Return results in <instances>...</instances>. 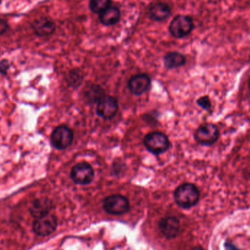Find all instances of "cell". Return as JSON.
Masks as SVG:
<instances>
[{
  "instance_id": "obj_1",
  "label": "cell",
  "mask_w": 250,
  "mask_h": 250,
  "mask_svg": "<svg viewBox=\"0 0 250 250\" xmlns=\"http://www.w3.org/2000/svg\"><path fill=\"white\" fill-rule=\"evenodd\" d=\"M201 192L196 185L192 183H183L179 185L174 192L176 204L183 209H189L198 204Z\"/></svg>"
},
{
  "instance_id": "obj_6",
  "label": "cell",
  "mask_w": 250,
  "mask_h": 250,
  "mask_svg": "<svg viewBox=\"0 0 250 250\" xmlns=\"http://www.w3.org/2000/svg\"><path fill=\"white\" fill-rule=\"evenodd\" d=\"M95 172L92 166L85 162L75 165L70 171L72 180L77 185H89L93 180Z\"/></svg>"
},
{
  "instance_id": "obj_3",
  "label": "cell",
  "mask_w": 250,
  "mask_h": 250,
  "mask_svg": "<svg viewBox=\"0 0 250 250\" xmlns=\"http://www.w3.org/2000/svg\"><path fill=\"white\" fill-rule=\"evenodd\" d=\"M195 28L192 18L186 15H178L169 25V32L173 38L182 39L189 36Z\"/></svg>"
},
{
  "instance_id": "obj_10",
  "label": "cell",
  "mask_w": 250,
  "mask_h": 250,
  "mask_svg": "<svg viewBox=\"0 0 250 250\" xmlns=\"http://www.w3.org/2000/svg\"><path fill=\"white\" fill-rule=\"evenodd\" d=\"M57 221L55 217L52 215L44 216L37 218L33 224V230L38 236H46L55 231Z\"/></svg>"
},
{
  "instance_id": "obj_11",
  "label": "cell",
  "mask_w": 250,
  "mask_h": 250,
  "mask_svg": "<svg viewBox=\"0 0 250 250\" xmlns=\"http://www.w3.org/2000/svg\"><path fill=\"white\" fill-rule=\"evenodd\" d=\"M159 227L166 239H175L180 231V221L176 217H167L160 220Z\"/></svg>"
},
{
  "instance_id": "obj_23",
  "label": "cell",
  "mask_w": 250,
  "mask_h": 250,
  "mask_svg": "<svg viewBox=\"0 0 250 250\" xmlns=\"http://www.w3.org/2000/svg\"><path fill=\"white\" fill-rule=\"evenodd\" d=\"M1 1H2V0H0V4H1Z\"/></svg>"
},
{
  "instance_id": "obj_13",
  "label": "cell",
  "mask_w": 250,
  "mask_h": 250,
  "mask_svg": "<svg viewBox=\"0 0 250 250\" xmlns=\"http://www.w3.org/2000/svg\"><path fill=\"white\" fill-rule=\"evenodd\" d=\"M32 29L38 36H48L54 33L55 30V23L49 18L41 17L34 21Z\"/></svg>"
},
{
  "instance_id": "obj_12",
  "label": "cell",
  "mask_w": 250,
  "mask_h": 250,
  "mask_svg": "<svg viewBox=\"0 0 250 250\" xmlns=\"http://www.w3.org/2000/svg\"><path fill=\"white\" fill-rule=\"evenodd\" d=\"M148 16L154 21L161 22L168 19L172 14V9L167 3L157 1L148 7Z\"/></svg>"
},
{
  "instance_id": "obj_21",
  "label": "cell",
  "mask_w": 250,
  "mask_h": 250,
  "mask_svg": "<svg viewBox=\"0 0 250 250\" xmlns=\"http://www.w3.org/2000/svg\"><path fill=\"white\" fill-rule=\"evenodd\" d=\"M225 247H226V250H239L234 245L230 242H227Z\"/></svg>"
},
{
  "instance_id": "obj_15",
  "label": "cell",
  "mask_w": 250,
  "mask_h": 250,
  "mask_svg": "<svg viewBox=\"0 0 250 250\" xmlns=\"http://www.w3.org/2000/svg\"><path fill=\"white\" fill-rule=\"evenodd\" d=\"M186 62V57L178 51L167 53L164 57V67L168 70L179 68L185 65Z\"/></svg>"
},
{
  "instance_id": "obj_4",
  "label": "cell",
  "mask_w": 250,
  "mask_h": 250,
  "mask_svg": "<svg viewBox=\"0 0 250 250\" xmlns=\"http://www.w3.org/2000/svg\"><path fill=\"white\" fill-rule=\"evenodd\" d=\"M220 136V129L213 123H204L199 126L195 132V139L200 145L211 146L218 141Z\"/></svg>"
},
{
  "instance_id": "obj_8",
  "label": "cell",
  "mask_w": 250,
  "mask_h": 250,
  "mask_svg": "<svg viewBox=\"0 0 250 250\" xmlns=\"http://www.w3.org/2000/svg\"><path fill=\"white\" fill-rule=\"evenodd\" d=\"M73 134L71 129L65 125L57 126L51 134V144L57 149H65L73 142Z\"/></svg>"
},
{
  "instance_id": "obj_2",
  "label": "cell",
  "mask_w": 250,
  "mask_h": 250,
  "mask_svg": "<svg viewBox=\"0 0 250 250\" xmlns=\"http://www.w3.org/2000/svg\"><path fill=\"white\" fill-rule=\"evenodd\" d=\"M143 144L149 152L157 156L167 152L171 146L168 137L161 132L147 134L144 137Z\"/></svg>"
},
{
  "instance_id": "obj_5",
  "label": "cell",
  "mask_w": 250,
  "mask_h": 250,
  "mask_svg": "<svg viewBox=\"0 0 250 250\" xmlns=\"http://www.w3.org/2000/svg\"><path fill=\"white\" fill-rule=\"evenodd\" d=\"M103 209L111 215H122L130 208V203L126 197L122 195H112L104 198Z\"/></svg>"
},
{
  "instance_id": "obj_20",
  "label": "cell",
  "mask_w": 250,
  "mask_h": 250,
  "mask_svg": "<svg viewBox=\"0 0 250 250\" xmlns=\"http://www.w3.org/2000/svg\"><path fill=\"white\" fill-rule=\"evenodd\" d=\"M7 23L3 19H0V35H2L3 33L7 31Z\"/></svg>"
},
{
  "instance_id": "obj_14",
  "label": "cell",
  "mask_w": 250,
  "mask_h": 250,
  "mask_svg": "<svg viewBox=\"0 0 250 250\" xmlns=\"http://www.w3.org/2000/svg\"><path fill=\"white\" fill-rule=\"evenodd\" d=\"M121 13L120 9L116 6H110L99 14V20L103 25L106 26L117 24L120 21Z\"/></svg>"
},
{
  "instance_id": "obj_19",
  "label": "cell",
  "mask_w": 250,
  "mask_h": 250,
  "mask_svg": "<svg viewBox=\"0 0 250 250\" xmlns=\"http://www.w3.org/2000/svg\"><path fill=\"white\" fill-rule=\"evenodd\" d=\"M9 67H10V65H9L7 60H3L2 61L0 62V73L5 75Z\"/></svg>"
},
{
  "instance_id": "obj_9",
  "label": "cell",
  "mask_w": 250,
  "mask_h": 250,
  "mask_svg": "<svg viewBox=\"0 0 250 250\" xmlns=\"http://www.w3.org/2000/svg\"><path fill=\"white\" fill-rule=\"evenodd\" d=\"M151 86V77L145 73L135 75L128 82L129 92L135 96H140Z\"/></svg>"
},
{
  "instance_id": "obj_22",
  "label": "cell",
  "mask_w": 250,
  "mask_h": 250,
  "mask_svg": "<svg viewBox=\"0 0 250 250\" xmlns=\"http://www.w3.org/2000/svg\"><path fill=\"white\" fill-rule=\"evenodd\" d=\"M192 250H204L203 248H199V247H197V248H194Z\"/></svg>"
},
{
  "instance_id": "obj_18",
  "label": "cell",
  "mask_w": 250,
  "mask_h": 250,
  "mask_svg": "<svg viewBox=\"0 0 250 250\" xmlns=\"http://www.w3.org/2000/svg\"><path fill=\"white\" fill-rule=\"evenodd\" d=\"M197 104H198V106L207 111H209L212 108L211 99L208 95H205V96L198 98V101H197Z\"/></svg>"
},
{
  "instance_id": "obj_16",
  "label": "cell",
  "mask_w": 250,
  "mask_h": 250,
  "mask_svg": "<svg viewBox=\"0 0 250 250\" xmlns=\"http://www.w3.org/2000/svg\"><path fill=\"white\" fill-rule=\"evenodd\" d=\"M51 208V203L47 198L35 200L30 207V213L34 217L39 218L48 214Z\"/></svg>"
},
{
  "instance_id": "obj_7",
  "label": "cell",
  "mask_w": 250,
  "mask_h": 250,
  "mask_svg": "<svg viewBox=\"0 0 250 250\" xmlns=\"http://www.w3.org/2000/svg\"><path fill=\"white\" fill-rule=\"evenodd\" d=\"M118 110L117 100L114 97L104 95L98 101L96 114L103 120H110L115 117Z\"/></svg>"
},
{
  "instance_id": "obj_17",
  "label": "cell",
  "mask_w": 250,
  "mask_h": 250,
  "mask_svg": "<svg viewBox=\"0 0 250 250\" xmlns=\"http://www.w3.org/2000/svg\"><path fill=\"white\" fill-rule=\"evenodd\" d=\"M112 4V0H91L90 10L95 14H101Z\"/></svg>"
}]
</instances>
